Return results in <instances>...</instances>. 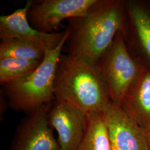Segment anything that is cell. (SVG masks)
Masks as SVG:
<instances>
[{"label": "cell", "mask_w": 150, "mask_h": 150, "mask_svg": "<svg viewBox=\"0 0 150 150\" xmlns=\"http://www.w3.org/2000/svg\"><path fill=\"white\" fill-rule=\"evenodd\" d=\"M125 8L122 1L97 0L84 16L68 20L67 54L96 64L116 34L124 33Z\"/></svg>", "instance_id": "cell-1"}, {"label": "cell", "mask_w": 150, "mask_h": 150, "mask_svg": "<svg viewBox=\"0 0 150 150\" xmlns=\"http://www.w3.org/2000/svg\"><path fill=\"white\" fill-rule=\"evenodd\" d=\"M54 90L55 100L85 115L101 113L112 102L96 65L70 54L59 58Z\"/></svg>", "instance_id": "cell-2"}, {"label": "cell", "mask_w": 150, "mask_h": 150, "mask_svg": "<svg viewBox=\"0 0 150 150\" xmlns=\"http://www.w3.org/2000/svg\"><path fill=\"white\" fill-rule=\"evenodd\" d=\"M70 34L68 27L59 45L46 50L41 64L26 77L4 86L11 108L17 111L33 112L54 100L56 72L61 52Z\"/></svg>", "instance_id": "cell-3"}, {"label": "cell", "mask_w": 150, "mask_h": 150, "mask_svg": "<svg viewBox=\"0 0 150 150\" xmlns=\"http://www.w3.org/2000/svg\"><path fill=\"white\" fill-rule=\"evenodd\" d=\"M96 65L111 101L119 106L143 67L129 54L122 31Z\"/></svg>", "instance_id": "cell-4"}, {"label": "cell", "mask_w": 150, "mask_h": 150, "mask_svg": "<svg viewBox=\"0 0 150 150\" xmlns=\"http://www.w3.org/2000/svg\"><path fill=\"white\" fill-rule=\"evenodd\" d=\"M97 0L33 1L28 12L30 25L40 32L51 33L64 20L84 16Z\"/></svg>", "instance_id": "cell-5"}, {"label": "cell", "mask_w": 150, "mask_h": 150, "mask_svg": "<svg viewBox=\"0 0 150 150\" xmlns=\"http://www.w3.org/2000/svg\"><path fill=\"white\" fill-rule=\"evenodd\" d=\"M52 105L27 113L17 127L10 150H59L48 120Z\"/></svg>", "instance_id": "cell-6"}, {"label": "cell", "mask_w": 150, "mask_h": 150, "mask_svg": "<svg viewBox=\"0 0 150 150\" xmlns=\"http://www.w3.org/2000/svg\"><path fill=\"white\" fill-rule=\"evenodd\" d=\"M101 115L112 150H150L148 133L120 106L111 102Z\"/></svg>", "instance_id": "cell-7"}, {"label": "cell", "mask_w": 150, "mask_h": 150, "mask_svg": "<svg viewBox=\"0 0 150 150\" xmlns=\"http://www.w3.org/2000/svg\"><path fill=\"white\" fill-rule=\"evenodd\" d=\"M33 1L28 0L22 7L10 15L0 16L1 41L19 40L36 45L47 50L56 48L64 37V31L47 33L35 29L28 21L27 15Z\"/></svg>", "instance_id": "cell-8"}, {"label": "cell", "mask_w": 150, "mask_h": 150, "mask_svg": "<svg viewBox=\"0 0 150 150\" xmlns=\"http://www.w3.org/2000/svg\"><path fill=\"white\" fill-rule=\"evenodd\" d=\"M48 117L50 125L57 133L59 150H77L85 134L86 115L65 102L55 100Z\"/></svg>", "instance_id": "cell-9"}, {"label": "cell", "mask_w": 150, "mask_h": 150, "mask_svg": "<svg viewBox=\"0 0 150 150\" xmlns=\"http://www.w3.org/2000/svg\"><path fill=\"white\" fill-rule=\"evenodd\" d=\"M120 106L142 129L150 133V68L143 66Z\"/></svg>", "instance_id": "cell-10"}, {"label": "cell", "mask_w": 150, "mask_h": 150, "mask_svg": "<svg viewBox=\"0 0 150 150\" xmlns=\"http://www.w3.org/2000/svg\"><path fill=\"white\" fill-rule=\"evenodd\" d=\"M77 150H112L107 126L101 113L86 115L85 134Z\"/></svg>", "instance_id": "cell-11"}, {"label": "cell", "mask_w": 150, "mask_h": 150, "mask_svg": "<svg viewBox=\"0 0 150 150\" xmlns=\"http://www.w3.org/2000/svg\"><path fill=\"white\" fill-rule=\"evenodd\" d=\"M125 5L141 47L150 61V11L137 2H125Z\"/></svg>", "instance_id": "cell-12"}, {"label": "cell", "mask_w": 150, "mask_h": 150, "mask_svg": "<svg viewBox=\"0 0 150 150\" xmlns=\"http://www.w3.org/2000/svg\"><path fill=\"white\" fill-rule=\"evenodd\" d=\"M42 61L14 57L0 59V83L2 85L19 80L31 74Z\"/></svg>", "instance_id": "cell-13"}, {"label": "cell", "mask_w": 150, "mask_h": 150, "mask_svg": "<svg viewBox=\"0 0 150 150\" xmlns=\"http://www.w3.org/2000/svg\"><path fill=\"white\" fill-rule=\"evenodd\" d=\"M46 50V49L36 45L19 40L1 41L0 43V59L14 57L42 61L45 56Z\"/></svg>", "instance_id": "cell-14"}, {"label": "cell", "mask_w": 150, "mask_h": 150, "mask_svg": "<svg viewBox=\"0 0 150 150\" xmlns=\"http://www.w3.org/2000/svg\"><path fill=\"white\" fill-rule=\"evenodd\" d=\"M148 138H149V144L150 146V133H148Z\"/></svg>", "instance_id": "cell-15"}]
</instances>
